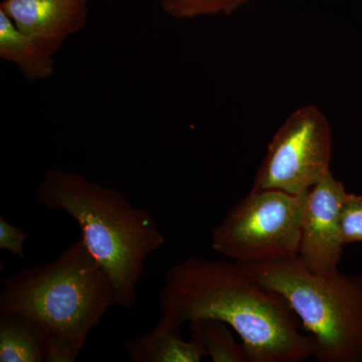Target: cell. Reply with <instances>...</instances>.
Returning a JSON list of instances; mask_svg holds the SVG:
<instances>
[{"mask_svg":"<svg viewBox=\"0 0 362 362\" xmlns=\"http://www.w3.org/2000/svg\"><path fill=\"white\" fill-rule=\"evenodd\" d=\"M35 197L74 218L81 239L113 282L116 306L132 308L145 261L166 242L151 211L133 206L115 188L62 168L45 171Z\"/></svg>","mask_w":362,"mask_h":362,"instance_id":"cell-3","label":"cell"},{"mask_svg":"<svg viewBox=\"0 0 362 362\" xmlns=\"http://www.w3.org/2000/svg\"><path fill=\"white\" fill-rule=\"evenodd\" d=\"M339 223L345 245L362 242V195L347 194L340 211Z\"/></svg>","mask_w":362,"mask_h":362,"instance_id":"cell-14","label":"cell"},{"mask_svg":"<svg viewBox=\"0 0 362 362\" xmlns=\"http://www.w3.org/2000/svg\"><path fill=\"white\" fill-rule=\"evenodd\" d=\"M240 264V263H239ZM284 298L316 343L318 362H362V278L309 271L299 257L240 264Z\"/></svg>","mask_w":362,"mask_h":362,"instance_id":"cell-4","label":"cell"},{"mask_svg":"<svg viewBox=\"0 0 362 362\" xmlns=\"http://www.w3.org/2000/svg\"><path fill=\"white\" fill-rule=\"evenodd\" d=\"M349 192L328 173L304 194L298 257L317 275L338 273L346 245L340 230V211Z\"/></svg>","mask_w":362,"mask_h":362,"instance_id":"cell-7","label":"cell"},{"mask_svg":"<svg viewBox=\"0 0 362 362\" xmlns=\"http://www.w3.org/2000/svg\"><path fill=\"white\" fill-rule=\"evenodd\" d=\"M304 194L254 190L228 211L211 232V247L240 264L297 256Z\"/></svg>","mask_w":362,"mask_h":362,"instance_id":"cell-5","label":"cell"},{"mask_svg":"<svg viewBox=\"0 0 362 362\" xmlns=\"http://www.w3.org/2000/svg\"><path fill=\"white\" fill-rule=\"evenodd\" d=\"M0 58L18 66L25 78L44 81L54 76V54L39 40L16 28L11 18L0 11Z\"/></svg>","mask_w":362,"mask_h":362,"instance_id":"cell-9","label":"cell"},{"mask_svg":"<svg viewBox=\"0 0 362 362\" xmlns=\"http://www.w3.org/2000/svg\"><path fill=\"white\" fill-rule=\"evenodd\" d=\"M112 306H116L113 282L82 239L54 262L9 276L0 292V314H20L39 328L47 362L77 361Z\"/></svg>","mask_w":362,"mask_h":362,"instance_id":"cell-2","label":"cell"},{"mask_svg":"<svg viewBox=\"0 0 362 362\" xmlns=\"http://www.w3.org/2000/svg\"><path fill=\"white\" fill-rule=\"evenodd\" d=\"M162 11L175 20L230 16L251 0H159Z\"/></svg>","mask_w":362,"mask_h":362,"instance_id":"cell-13","label":"cell"},{"mask_svg":"<svg viewBox=\"0 0 362 362\" xmlns=\"http://www.w3.org/2000/svg\"><path fill=\"white\" fill-rule=\"evenodd\" d=\"M124 349L133 362H199L206 357L201 345L185 341L180 329L161 321L149 332L126 342Z\"/></svg>","mask_w":362,"mask_h":362,"instance_id":"cell-10","label":"cell"},{"mask_svg":"<svg viewBox=\"0 0 362 362\" xmlns=\"http://www.w3.org/2000/svg\"><path fill=\"white\" fill-rule=\"evenodd\" d=\"M90 0H1L0 11L21 32L56 56L66 39L85 28Z\"/></svg>","mask_w":362,"mask_h":362,"instance_id":"cell-8","label":"cell"},{"mask_svg":"<svg viewBox=\"0 0 362 362\" xmlns=\"http://www.w3.org/2000/svg\"><path fill=\"white\" fill-rule=\"evenodd\" d=\"M28 239V233L0 216V249L25 258V244Z\"/></svg>","mask_w":362,"mask_h":362,"instance_id":"cell-15","label":"cell"},{"mask_svg":"<svg viewBox=\"0 0 362 362\" xmlns=\"http://www.w3.org/2000/svg\"><path fill=\"white\" fill-rule=\"evenodd\" d=\"M161 322L180 329L199 318L223 321L240 337L249 362H304L316 343L287 301L235 261L188 257L166 272Z\"/></svg>","mask_w":362,"mask_h":362,"instance_id":"cell-1","label":"cell"},{"mask_svg":"<svg viewBox=\"0 0 362 362\" xmlns=\"http://www.w3.org/2000/svg\"><path fill=\"white\" fill-rule=\"evenodd\" d=\"M0 362H47L45 338L30 319L0 314Z\"/></svg>","mask_w":362,"mask_h":362,"instance_id":"cell-11","label":"cell"},{"mask_svg":"<svg viewBox=\"0 0 362 362\" xmlns=\"http://www.w3.org/2000/svg\"><path fill=\"white\" fill-rule=\"evenodd\" d=\"M332 131L327 117L313 105L286 119L269 143L252 189L303 195L331 173Z\"/></svg>","mask_w":362,"mask_h":362,"instance_id":"cell-6","label":"cell"},{"mask_svg":"<svg viewBox=\"0 0 362 362\" xmlns=\"http://www.w3.org/2000/svg\"><path fill=\"white\" fill-rule=\"evenodd\" d=\"M190 340L201 345L214 362H249L243 343L233 337L230 326L213 318L189 321Z\"/></svg>","mask_w":362,"mask_h":362,"instance_id":"cell-12","label":"cell"}]
</instances>
